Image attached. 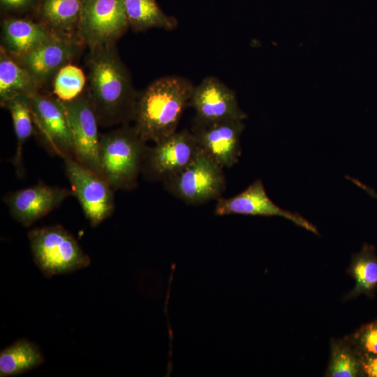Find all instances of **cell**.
I'll list each match as a JSON object with an SVG mask.
<instances>
[{
	"label": "cell",
	"instance_id": "obj_24",
	"mask_svg": "<svg viewBox=\"0 0 377 377\" xmlns=\"http://www.w3.org/2000/svg\"><path fill=\"white\" fill-rule=\"evenodd\" d=\"M87 78L78 66L68 64L62 67L52 80L53 94L61 101H70L85 89Z\"/></svg>",
	"mask_w": 377,
	"mask_h": 377
},
{
	"label": "cell",
	"instance_id": "obj_8",
	"mask_svg": "<svg viewBox=\"0 0 377 377\" xmlns=\"http://www.w3.org/2000/svg\"><path fill=\"white\" fill-rule=\"evenodd\" d=\"M128 27L123 0H83L78 38L89 50L115 44Z\"/></svg>",
	"mask_w": 377,
	"mask_h": 377
},
{
	"label": "cell",
	"instance_id": "obj_17",
	"mask_svg": "<svg viewBox=\"0 0 377 377\" xmlns=\"http://www.w3.org/2000/svg\"><path fill=\"white\" fill-rule=\"evenodd\" d=\"M82 3L83 0H43L38 22L54 36L80 42L78 27Z\"/></svg>",
	"mask_w": 377,
	"mask_h": 377
},
{
	"label": "cell",
	"instance_id": "obj_11",
	"mask_svg": "<svg viewBox=\"0 0 377 377\" xmlns=\"http://www.w3.org/2000/svg\"><path fill=\"white\" fill-rule=\"evenodd\" d=\"M189 106L194 110V121L197 122L244 120L247 117L235 91L214 76L206 77L194 87Z\"/></svg>",
	"mask_w": 377,
	"mask_h": 377
},
{
	"label": "cell",
	"instance_id": "obj_5",
	"mask_svg": "<svg viewBox=\"0 0 377 377\" xmlns=\"http://www.w3.org/2000/svg\"><path fill=\"white\" fill-rule=\"evenodd\" d=\"M223 169L202 150L181 172L163 182L165 189L188 205H201L222 197Z\"/></svg>",
	"mask_w": 377,
	"mask_h": 377
},
{
	"label": "cell",
	"instance_id": "obj_26",
	"mask_svg": "<svg viewBox=\"0 0 377 377\" xmlns=\"http://www.w3.org/2000/svg\"><path fill=\"white\" fill-rule=\"evenodd\" d=\"M360 362L362 377H377V355L362 353Z\"/></svg>",
	"mask_w": 377,
	"mask_h": 377
},
{
	"label": "cell",
	"instance_id": "obj_28",
	"mask_svg": "<svg viewBox=\"0 0 377 377\" xmlns=\"http://www.w3.org/2000/svg\"><path fill=\"white\" fill-rule=\"evenodd\" d=\"M346 179H348V180L352 182L353 184H355V185H357V186H359L362 189H363L364 191H365L371 196H372V197L377 199V193H376V191L373 188L367 186V185H365L364 184H363L362 182H361L358 179H355L353 177L346 176Z\"/></svg>",
	"mask_w": 377,
	"mask_h": 377
},
{
	"label": "cell",
	"instance_id": "obj_12",
	"mask_svg": "<svg viewBox=\"0 0 377 377\" xmlns=\"http://www.w3.org/2000/svg\"><path fill=\"white\" fill-rule=\"evenodd\" d=\"M243 121L231 119L212 123L193 121L191 131L205 154L223 168H230L238 162L241 156Z\"/></svg>",
	"mask_w": 377,
	"mask_h": 377
},
{
	"label": "cell",
	"instance_id": "obj_2",
	"mask_svg": "<svg viewBox=\"0 0 377 377\" xmlns=\"http://www.w3.org/2000/svg\"><path fill=\"white\" fill-rule=\"evenodd\" d=\"M194 87L186 78L168 75L154 80L140 92L133 126L141 138L156 142L177 131Z\"/></svg>",
	"mask_w": 377,
	"mask_h": 377
},
{
	"label": "cell",
	"instance_id": "obj_19",
	"mask_svg": "<svg viewBox=\"0 0 377 377\" xmlns=\"http://www.w3.org/2000/svg\"><path fill=\"white\" fill-rule=\"evenodd\" d=\"M348 272L355 280V284L344 300H351L361 295L374 297L377 290V255L375 246L364 244L362 249L353 255Z\"/></svg>",
	"mask_w": 377,
	"mask_h": 377
},
{
	"label": "cell",
	"instance_id": "obj_27",
	"mask_svg": "<svg viewBox=\"0 0 377 377\" xmlns=\"http://www.w3.org/2000/svg\"><path fill=\"white\" fill-rule=\"evenodd\" d=\"M36 0H0L1 8L8 11H20L28 8Z\"/></svg>",
	"mask_w": 377,
	"mask_h": 377
},
{
	"label": "cell",
	"instance_id": "obj_13",
	"mask_svg": "<svg viewBox=\"0 0 377 377\" xmlns=\"http://www.w3.org/2000/svg\"><path fill=\"white\" fill-rule=\"evenodd\" d=\"M214 213L217 216L244 214L281 216L306 230L318 235L315 226L297 213L285 210L276 205L267 194L263 183L258 179L236 195L216 200Z\"/></svg>",
	"mask_w": 377,
	"mask_h": 377
},
{
	"label": "cell",
	"instance_id": "obj_4",
	"mask_svg": "<svg viewBox=\"0 0 377 377\" xmlns=\"http://www.w3.org/2000/svg\"><path fill=\"white\" fill-rule=\"evenodd\" d=\"M28 238L34 260L47 278L73 272L91 263L75 238L60 225L32 229Z\"/></svg>",
	"mask_w": 377,
	"mask_h": 377
},
{
	"label": "cell",
	"instance_id": "obj_20",
	"mask_svg": "<svg viewBox=\"0 0 377 377\" xmlns=\"http://www.w3.org/2000/svg\"><path fill=\"white\" fill-rule=\"evenodd\" d=\"M123 1L128 25L135 31L152 28L170 31L177 27V20L165 14L155 0Z\"/></svg>",
	"mask_w": 377,
	"mask_h": 377
},
{
	"label": "cell",
	"instance_id": "obj_1",
	"mask_svg": "<svg viewBox=\"0 0 377 377\" xmlns=\"http://www.w3.org/2000/svg\"><path fill=\"white\" fill-rule=\"evenodd\" d=\"M86 65V87L99 125L109 127L133 121L139 93L115 44L89 50Z\"/></svg>",
	"mask_w": 377,
	"mask_h": 377
},
{
	"label": "cell",
	"instance_id": "obj_7",
	"mask_svg": "<svg viewBox=\"0 0 377 377\" xmlns=\"http://www.w3.org/2000/svg\"><path fill=\"white\" fill-rule=\"evenodd\" d=\"M200 151L191 131H175L147 147L141 174L150 182L163 183L188 166Z\"/></svg>",
	"mask_w": 377,
	"mask_h": 377
},
{
	"label": "cell",
	"instance_id": "obj_6",
	"mask_svg": "<svg viewBox=\"0 0 377 377\" xmlns=\"http://www.w3.org/2000/svg\"><path fill=\"white\" fill-rule=\"evenodd\" d=\"M34 133L42 146L52 156L74 158V142L63 102L38 92L30 96Z\"/></svg>",
	"mask_w": 377,
	"mask_h": 377
},
{
	"label": "cell",
	"instance_id": "obj_3",
	"mask_svg": "<svg viewBox=\"0 0 377 377\" xmlns=\"http://www.w3.org/2000/svg\"><path fill=\"white\" fill-rule=\"evenodd\" d=\"M128 124L100 135L99 158L105 178L115 191H131L138 180L147 145Z\"/></svg>",
	"mask_w": 377,
	"mask_h": 377
},
{
	"label": "cell",
	"instance_id": "obj_15",
	"mask_svg": "<svg viewBox=\"0 0 377 377\" xmlns=\"http://www.w3.org/2000/svg\"><path fill=\"white\" fill-rule=\"evenodd\" d=\"M84 47L77 40L54 36L15 60L42 87L62 67L71 64Z\"/></svg>",
	"mask_w": 377,
	"mask_h": 377
},
{
	"label": "cell",
	"instance_id": "obj_9",
	"mask_svg": "<svg viewBox=\"0 0 377 377\" xmlns=\"http://www.w3.org/2000/svg\"><path fill=\"white\" fill-rule=\"evenodd\" d=\"M66 175L83 212L92 227L108 218L115 207L114 190L98 174L78 163L72 157H64Z\"/></svg>",
	"mask_w": 377,
	"mask_h": 377
},
{
	"label": "cell",
	"instance_id": "obj_21",
	"mask_svg": "<svg viewBox=\"0 0 377 377\" xmlns=\"http://www.w3.org/2000/svg\"><path fill=\"white\" fill-rule=\"evenodd\" d=\"M10 113L16 138L15 152L11 162L18 177L24 175L23 147L34 133V124L30 105V96L20 95L12 98L6 107Z\"/></svg>",
	"mask_w": 377,
	"mask_h": 377
},
{
	"label": "cell",
	"instance_id": "obj_16",
	"mask_svg": "<svg viewBox=\"0 0 377 377\" xmlns=\"http://www.w3.org/2000/svg\"><path fill=\"white\" fill-rule=\"evenodd\" d=\"M54 36L40 22L9 17L2 23L0 47L17 59Z\"/></svg>",
	"mask_w": 377,
	"mask_h": 377
},
{
	"label": "cell",
	"instance_id": "obj_25",
	"mask_svg": "<svg viewBox=\"0 0 377 377\" xmlns=\"http://www.w3.org/2000/svg\"><path fill=\"white\" fill-rule=\"evenodd\" d=\"M346 337L360 354L377 355V320L361 325Z\"/></svg>",
	"mask_w": 377,
	"mask_h": 377
},
{
	"label": "cell",
	"instance_id": "obj_22",
	"mask_svg": "<svg viewBox=\"0 0 377 377\" xmlns=\"http://www.w3.org/2000/svg\"><path fill=\"white\" fill-rule=\"evenodd\" d=\"M44 357L36 345L21 339L0 353V376H13L38 367Z\"/></svg>",
	"mask_w": 377,
	"mask_h": 377
},
{
	"label": "cell",
	"instance_id": "obj_10",
	"mask_svg": "<svg viewBox=\"0 0 377 377\" xmlns=\"http://www.w3.org/2000/svg\"><path fill=\"white\" fill-rule=\"evenodd\" d=\"M62 102L73 133L74 159L105 179L99 158V124L87 87L75 99Z\"/></svg>",
	"mask_w": 377,
	"mask_h": 377
},
{
	"label": "cell",
	"instance_id": "obj_23",
	"mask_svg": "<svg viewBox=\"0 0 377 377\" xmlns=\"http://www.w3.org/2000/svg\"><path fill=\"white\" fill-rule=\"evenodd\" d=\"M330 360L325 376L362 377L360 353L348 339H332Z\"/></svg>",
	"mask_w": 377,
	"mask_h": 377
},
{
	"label": "cell",
	"instance_id": "obj_18",
	"mask_svg": "<svg viewBox=\"0 0 377 377\" xmlns=\"http://www.w3.org/2000/svg\"><path fill=\"white\" fill-rule=\"evenodd\" d=\"M40 86L15 59L0 47V104L5 108L12 98L20 95L31 96Z\"/></svg>",
	"mask_w": 377,
	"mask_h": 377
},
{
	"label": "cell",
	"instance_id": "obj_14",
	"mask_svg": "<svg viewBox=\"0 0 377 377\" xmlns=\"http://www.w3.org/2000/svg\"><path fill=\"white\" fill-rule=\"evenodd\" d=\"M73 195L71 190L40 182L31 186L10 192L3 201L12 217L29 227L58 207Z\"/></svg>",
	"mask_w": 377,
	"mask_h": 377
}]
</instances>
